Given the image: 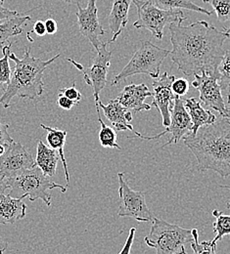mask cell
<instances>
[{
  "label": "cell",
  "instance_id": "21",
  "mask_svg": "<svg viewBox=\"0 0 230 254\" xmlns=\"http://www.w3.org/2000/svg\"><path fill=\"white\" fill-rule=\"evenodd\" d=\"M40 127L47 131L46 135V140L50 148L58 151L59 157L63 162V166L65 169V175H66L67 187H69L70 183V173L68 169V164H67L66 158L64 154V146L66 143L67 132L66 130H61L58 128H53V127H47L45 125H40Z\"/></svg>",
  "mask_w": 230,
  "mask_h": 254
},
{
  "label": "cell",
  "instance_id": "10",
  "mask_svg": "<svg viewBox=\"0 0 230 254\" xmlns=\"http://www.w3.org/2000/svg\"><path fill=\"white\" fill-rule=\"evenodd\" d=\"M192 129V122L189 117V114L184 106V100L181 99L179 96H175L173 107L170 111V125L169 127H166V129L162 133H159L154 136H145L140 134L139 132L135 131L134 135L139 137L143 140H156L161 137H163L165 134L170 133L171 136L168 139V141L163 145L162 148L166 146L177 144L181 138L184 137L185 134H187L188 131H191Z\"/></svg>",
  "mask_w": 230,
  "mask_h": 254
},
{
  "label": "cell",
  "instance_id": "36",
  "mask_svg": "<svg viewBox=\"0 0 230 254\" xmlns=\"http://www.w3.org/2000/svg\"><path fill=\"white\" fill-rule=\"evenodd\" d=\"M33 32L38 36H44L47 32H46V27L45 23L42 21H36L33 26Z\"/></svg>",
  "mask_w": 230,
  "mask_h": 254
},
{
  "label": "cell",
  "instance_id": "31",
  "mask_svg": "<svg viewBox=\"0 0 230 254\" xmlns=\"http://www.w3.org/2000/svg\"><path fill=\"white\" fill-rule=\"evenodd\" d=\"M59 93L62 95L66 96L70 100H72L76 105H77L81 100L80 92L76 88V83L73 84V86L66 87L59 90Z\"/></svg>",
  "mask_w": 230,
  "mask_h": 254
},
{
  "label": "cell",
  "instance_id": "16",
  "mask_svg": "<svg viewBox=\"0 0 230 254\" xmlns=\"http://www.w3.org/2000/svg\"><path fill=\"white\" fill-rule=\"evenodd\" d=\"M99 107L103 110L104 116L112 124L117 131L130 130L132 133L135 132L134 128L130 123L132 121V112L125 109L119 101L110 100L108 105H103L100 101L97 103Z\"/></svg>",
  "mask_w": 230,
  "mask_h": 254
},
{
  "label": "cell",
  "instance_id": "42",
  "mask_svg": "<svg viewBox=\"0 0 230 254\" xmlns=\"http://www.w3.org/2000/svg\"><path fill=\"white\" fill-rule=\"evenodd\" d=\"M221 188H225V189H229L230 191V186H220ZM227 207L228 208H230V198L229 199V201H228V203H227Z\"/></svg>",
  "mask_w": 230,
  "mask_h": 254
},
{
  "label": "cell",
  "instance_id": "24",
  "mask_svg": "<svg viewBox=\"0 0 230 254\" xmlns=\"http://www.w3.org/2000/svg\"><path fill=\"white\" fill-rule=\"evenodd\" d=\"M96 107V112L98 116V122L100 124V132H99V142L102 147L104 148H115L118 150H121V146L118 145L117 143V132L114 128L108 127L101 118L100 115V110H99L98 104H95Z\"/></svg>",
  "mask_w": 230,
  "mask_h": 254
},
{
  "label": "cell",
  "instance_id": "12",
  "mask_svg": "<svg viewBox=\"0 0 230 254\" xmlns=\"http://www.w3.org/2000/svg\"><path fill=\"white\" fill-rule=\"evenodd\" d=\"M192 82L194 88L200 93V101L207 107L217 111L220 116H224L227 107L222 95V87L217 76L210 75L205 71L194 75Z\"/></svg>",
  "mask_w": 230,
  "mask_h": 254
},
{
  "label": "cell",
  "instance_id": "17",
  "mask_svg": "<svg viewBox=\"0 0 230 254\" xmlns=\"http://www.w3.org/2000/svg\"><path fill=\"white\" fill-rule=\"evenodd\" d=\"M22 197H13L9 193L0 194V224H15L26 216L27 205Z\"/></svg>",
  "mask_w": 230,
  "mask_h": 254
},
{
  "label": "cell",
  "instance_id": "11",
  "mask_svg": "<svg viewBox=\"0 0 230 254\" xmlns=\"http://www.w3.org/2000/svg\"><path fill=\"white\" fill-rule=\"evenodd\" d=\"M35 165V160L26 148L20 142L14 141L0 158V175L6 180L13 179Z\"/></svg>",
  "mask_w": 230,
  "mask_h": 254
},
{
  "label": "cell",
  "instance_id": "7",
  "mask_svg": "<svg viewBox=\"0 0 230 254\" xmlns=\"http://www.w3.org/2000/svg\"><path fill=\"white\" fill-rule=\"evenodd\" d=\"M135 5L138 20L133 23L136 29H145L152 32L157 39H163L164 29L166 24H182L186 20L180 9H162L149 0H132Z\"/></svg>",
  "mask_w": 230,
  "mask_h": 254
},
{
  "label": "cell",
  "instance_id": "43",
  "mask_svg": "<svg viewBox=\"0 0 230 254\" xmlns=\"http://www.w3.org/2000/svg\"><path fill=\"white\" fill-rule=\"evenodd\" d=\"M228 90V93H227V97H228V103L230 106V86L227 89Z\"/></svg>",
  "mask_w": 230,
  "mask_h": 254
},
{
  "label": "cell",
  "instance_id": "2",
  "mask_svg": "<svg viewBox=\"0 0 230 254\" xmlns=\"http://www.w3.org/2000/svg\"><path fill=\"white\" fill-rule=\"evenodd\" d=\"M183 140L196 157L199 171L213 170L224 178L230 176V120L220 116L195 134L187 133Z\"/></svg>",
  "mask_w": 230,
  "mask_h": 254
},
{
  "label": "cell",
  "instance_id": "34",
  "mask_svg": "<svg viewBox=\"0 0 230 254\" xmlns=\"http://www.w3.org/2000/svg\"><path fill=\"white\" fill-rule=\"evenodd\" d=\"M135 233H136V229L135 228H132L130 230V234H129V237H128L127 241H126V244H125L123 250L120 252L119 254H131L132 244H133L134 238H135Z\"/></svg>",
  "mask_w": 230,
  "mask_h": 254
},
{
  "label": "cell",
  "instance_id": "38",
  "mask_svg": "<svg viewBox=\"0 0 230 254\" xmlns=\"http://www.w3.org/2000/svg\"><path fill=\"white\" fill-rule=\"evenodd\" d=\"M9 187H8V184H7V181L6 179H4L1 175H0V194L4 193L5 190H7Z\"/></svg>",
  "mask_w": 230,
  "mask_h": 254
},
{
  "label": "cell",
  "instance_id": "8",
  "mask_svg": "<svg viewBox=\"0 0 230 254\" xmlns=\"http://www.w3.org/2000/svg\"><path fill=\"white\" fill-rule=\"evenodd\" d=\"M120 194V217H131L139 222H151L154 216L147 206L145 192L133 190L130 188L123 172L118 173Z\"/></svg>",
  "mask_w": 230,
  "mask_h": 254
},
{
  "label": "cell",
  "instance_id": "23",
  "mask_svg": "<svg viewBox=\"0 0 230 254\" xmlns=\"http://www.w3.org/2000/svg\"><path fill=\"white\" fill-rule=\"evenodd\" d=\"M157 7H160L162 9H186L190 11H194L198 13L206 14L208 16H211L213 12L202 8L196 5L192 0H149Z\"/></svg>",
  "mask_w": 230,
  "mask_h": 254
},
{
  "label": "cell",
  "instance_id": "22",
  "mask_svg": "<svg viewBox=\"0 0 230 254\" xmlns=\"http://www.w3.org/2000/svg\"><path fill=\"white\" fill-rule=\"evenodd\" d=\"M32 21L30 16L18 15L13 17L3 23H0V45L7 42V40L13 36L21 34L23 32V26L27 25L26 23Z\"/></svg>",
  "mask_w": 230,
  "mask_h": 254
},
{
  "label": "cell",
  "instance_id": "37",
  "mask_svg": "<svg viewBox=\"0 0 230 254\" xmlns=\"http://www.w3.org/2000/svg\"><path fill=\"white\" fill-rule=\"evenodd\" d=\"M45 27H46V32L48 34H54L57 32V23L53 19H48L45 22Z\"/></svg>",
  "mask_w": 230,
  "mask_h": 254
},
{
  "label": "cell",
  "instance_id": "35",
  "mask_svg": "<svg viewBox=\"0 0 230 254\" xmlns=\"http://www.w3.org/2000/svg\"><path fill=\"white\" fill-rule=\"evenodd\" d=\"M57 105L63 109V110H66V111H70L72 110V108L74 106H76V104L70 100L69 98H67L66 96L62 95L59 93V97H58V100H57Z\"/></svg>",
  "mask_w": 230,
  "mask_h": 254
},
{
  "label": "cell",
  "instance_id": "20",
  "mask_svg": "<svg viewBox=\"0 0 230 254\" xmlns=\"http://www.w3.org/2000/svg\"><path fill=\"white\" fill-rule=\"evenodd\" d=\"M58 157L59 154H57L56 150L46 146L41 140H38L35 164L48 177H52L56 174Z\"/></svg>",
  "mask_w": 230,
  "mask_h": 254
},
{
  "label": "cell",
  "instance_id": "32",
  "mask_svg": "<svg viewBox=\"0 0 230 254\" xmlns=\"http://www.w3.org/2000/svg\"><path fill=\"white\" fill-rule=\"evenodd\" d=\"M9 125H3L0 122V145L8 147L11 143L14 142V139L8 133Z\"/></svg>",
  "mask_w": 230,
  "mask_h": 254
},
{
  "label": "cell",
  "instance_id": "3",
  "mask_svg": "<svg viewBox=\"0 0 230 254\" xmlns=\"http://www.w3.org/2000/svg\"><path fill=\"white\" fill-rule=\"evenodd\" d=\"M59 57L60 54H57L48 61H42L31 55L30 48L25 51L22 59L10 52L9 59L15 62V68L11 74L10 82L2 87L3 95L0 97V105L4 109H8L15 96L33 100L41 95L44 90L43 72Z\"/></svg>",
  "mask_w": 230,
  "mask_h": 254
},
{
  "label": "cell",
  "instance_id": "33",
  "mask_svg": "<svg viewBox=\"0 0 230 254\" xmlns=\"http://www.w3.org/2000/svg\"><path fill=\"white\" fill-rule=\"evenodd\" d=\"M4 0H0V23H3L13 17L19 15V13L15 10H10L4 7Z\"/></svg>",
  "mask_w": 230,
  "mask_h": 254
},
{
  "label": "cell",
  "instance_id": "26",
  "mask_svg": "<svg viewBox=\"0 0 230 254\" xmlns=\"http://www.w3.org/2000/svg\"><path fill=\"white\" fill-rule=\"evenodd\" d=\"M11 46L12 43H9L8 45H4L2 47V53L3 57L0 58V85L5 86L7 85L11 80V68L9 64V55L11 52Z\"/></svg>",
  "mask_w": 230,
  "mask_h": 254
},
{
  "label": "cell",
  "instance_id": "19",
  "mask_svg": "<svg viewBox=\"0 0 230 254\" xmlns=\"http://www.w3.org/2000/svg\"><path fill=\"white\" fill-rule=\"evenodd\" d=\"M184 106L189 114L192 122L191 133L195 134L199 128L212 125L217 121V117L210 111L202 107L201 101L198 98L184 99Z\"/></svg>",
  "mask_w": 230,
  "mask_h": 254
},
{
  "label": "cell",
  "instance_id": "39",
  "mask_svg": "<svg viewBox=\"0 0 230 254\" xmlns=\"http://www.w3.org/2000/svg\"><path fill=\"white\" fill-rule=\"evenodd\" d=\"M8 244L5 242V240L0 236V254H4V252L7 250Z\"/></svg>",
  "mask_w": 230,
  "mask_h": 254
},
{
  "label": "cell",
  "instance_id": "15",
  "mask_svg": "<svg viewBox=\"0 0 230 254\" xmlns=\"http://www.w3.org/2000/svg\"><path fill=\"white\" fill-rule=\"evenodd\" d=\"M150 96L152 93L146 84H130L122 90L117 100L125 109L139 113L151 109L152 106L145 103V99Z\"/></svg>",
  "mask_w": 230,
  "mask_h": 254
},
{
  "label": "cell",
  "instance_id": "27",
  "mask_svg": "<svg viewBox=\"0 0 230 254\" xmlns=\"http://www.w3.org/2000/svg\"><path fill=\"white\" fill-rule=\"evenodd\" d=\"M219 83L222 90H227L230 86V50H226L225 55L218 66Z\"/></svg>",
  "mask_w": 230,
  "mask_h": 254
},
{
  "label": "cell",
  "instance_id": "44",
  "mask_svg": "<svg viewBox=\"0 0 230 254\" xmlns=\"http://www.w3.org/2000/svg\"><path fill=\"white\" fill-rule=\"evenodd\" d=\"M65 1H68V2H72L73 0H65Z\"/></svg>",
  "mask_w": 230,
  "mask_h": 254
},
{
  "label": "cell",
  "instance_id": "6",
  "mask_svg": "<svg viewBox=\"0 0 230 254\" xmlns=\"http://www.w3.org/2000/svg\"><path fill=\"white\" fill-rule=\"evenodd\" d=\"M170 51L160 48L149 40L141 41V47L133 54L131 61L115 76L112 85H118L121 81L134 74H147L158 78L160 67Z\"/></svg>",
  "mask_w": 230,
  "mask_h": 254
},
{
  "label": "cell",
  "instance_id": "18",
  "mask_svg": "<svg viewBox=\"0 0 230 254\" xmlns=\"http://www.w3.org/2000/svg\"><path fill=\"white\" fill-rule=\"evenodd\" d=\"M132 0H113L109 15V28L113 36L107 44L115 42L129 22V11Z\"/></svg>",
  "mask_w": 230,
  "mask_h": 254
},
{
  "label": "cell",
  "instance_id": "41",
  "mask_svg": "<svg viewBox=\"0 0 230 254\" xmlns=\"http://www.w3.org/2000/svg\"><path fill=\"white\" fill-rule=\"evenodd\" d=\"M224 33L226 34L227 38H230V27L229 29H224Z\"/></svg>",
  "mask_w": 230,
  "mask_h": 254
},
{
  "label": "cell",
  "instance_id": "13",
  "mask_svg": "<svg viewBox=\"0 0 230 254\" xmlns=\"http://www.w3.org/2000/svg\"><path fill=\"white\" fill-rule=\"evenodd\" d=\"M96 2L97 0H88L86 8H82L77 1V12L76 15L77 17L79 32L90 41L97 51L103 43L99 37L105 34V31L99 22Z\"/></svg>",
  "mask_w": 230,
  "mask_h": 254
},
{
  "label": "cell",
  "instance_id": "14",
  "mask_svg": "<svg viewBox=\"0 0 230 254\" xmlns=\"http://www.w3.org/2000/svg\"><path fill=\"white\" fill-rule=\"evenodd\" d=\"M175 79L174 75H169L166 71L157 80L153 81V103L152 107H155L162 116L163 126L169 127L170 125V111L173 107L175 95L171 90V84Z\"/></svg>",
  "mask_w": 230,
  "mask_h": 254
},
{
  "label": "cell",
  "instance_id": "9",
  "mask_svg": "<svg viewBox=\"0 0 230 254\" xmlns=\"http://www.w3.org/2000/svg\"><path fill=\"white\" fill-rule=\"evenodd\" d=\"M107 43H102V45L96 51L97 55L93 59L91 65L88 67H84L82 64L76 62L75 60L67 58V61L73 64L78 70L82 72L84 81L92 87L95 104L100 101V92L105 88L107 84V74L112 59V52L107 49Z\"/></svg>",
  "mask_w": 230,
  "mask_h": 254
},
{
  "label": "cell",
  "instance_id": "1",
  "mask_svg": "<svg viewBox=\"0 0 230 254\" xmlns=\"http://www.w3.org/2000/svg\"><path fill=\"white\" fill-rule=\"evenodd\" d=\"M171 61L185 75L200 74L202 71L219 78L218 66L226 50L224 32L206 21L189 26L172 23L169 26Z\"/></svg>",
  "mask_w": 230,
  "mask_h": 254
},
{
  "label": "cell",
  "instance_id": "28",
  "mask_svg": "<svg viewBox=\"0 0 230 254\" xmlns=\"http://www.w3.org/2000/svg\"><path fill=\"white\" fill-rule=\"evenodd\" d=\"M192 237L193 240L191 241L190 245L193 251V254H217L216 249H217V243L214 241L210 242H199V234L197 229L192 230Z\"/></svg>",
  "mask_w": 230,
  "mask_h": 254
},
{
  "label": "cell",
  "instance_id": "25",
  "mask_svg": "<svg viewBox=\"0 0 230 254\" xmlns=\"http://www.w3.org/2000/svg\"><path fill=\"white\" fill-rule=\"evenodd\" d=\"M213 215L216 217V222L214 223L213 226L214 231L217 234L216 238L213 241L215 243H218L224 237L230 235V215H226L218 209L213 210Z\"/></svg>",
  "mask_w": 230,
  "mask_h": 254
},
{
  "label": "cell",
  "instance_id": "40",
  "mask_svg": "<svg viewBox=\"0 0 230 254\" xmlns=\"http://www.w3.org/2000/svg\"><path fill=\"white\" fill-rule=\"evenodd\" d=\"M223 117H225V118H227V119L230 120V109H228V108H227V110H226V112H225V114H224V116H223Z\"/></svg>",
  "mask_w": 230,
  "mask_h": 254
},
{
  "label": "cell",
  "instance_id": "29",
  "mask_svg": "<svg viewBox=\"0 0 230 254\" xmlns=\"http://www.w3.org/2000/svg\"><path fill=\"white\" fill-rule=\"evenodd\" d=\"M214 7L218 20L222 23L230 20V0H202Z\"/></svg>",
  "mask_w": 230,
  "mask_h": 254
},
{
  "label": "cell",
  "instance_id": "30",
  "mask_svg": "<svg viewBox=\"0 0 230 254\" xmlns=\"http://www.w3.org/2000/svg\"><path fill=\"white\" fill-rule=\"evenodd\" d=\"M189 82L185 78L174 79L171 84V90L175 96H184L189 90Z\"/></svg>",
  "mask_w": 230,
  "mask_h": 254
},
{
  "label": "cell",
  "instance_id": "45",
  "mask_svg": "<svg viewBox=\"0 0 230 254\" xmlns=\"http://www.w3.org/2000/svg\"><path fill=\"white\" fill-rule=\"evenodd\" d=\"M0 46H1V45H0Z\"/></svg>",
  "mask_w": 230,
  "mask_h": 254
},
{
  "label": "cell",
  "instance_id": "5",
  "mask_svg": "<svg viewBox=\"0 0 230 254\" xmlns=\"http://www.w3.org/2000/svg\"><path fill=\"white\" fill-rule=\"evenodd\" d=\"M150 233L145 237L146 245L157 254H187L185 245L193 240L192 230L181 228L154 217Z\"/></svg>",
  "mask_w": 230,
  "mask_h": 254
},
{
  "label": "cell",
  "instance_id": "4",
  "mask_svg": "<svg viewBox=\"0 0 230 254\" xmlns=\"http://www.w3.org/2000/svg\"><path fill=\"white\" fill-rule=\"evenodd\" d=\"M10 189L9 194L13 197H29L31 201L41 199L47 206L51 205V194L49 190L60 189L61 192H66L67 186H63L51 181L38 166L26 170L19 176L6 180Z\"/></svg>",
  "mask_w": 230,
  "mask_h": 254
}]
</instances>
